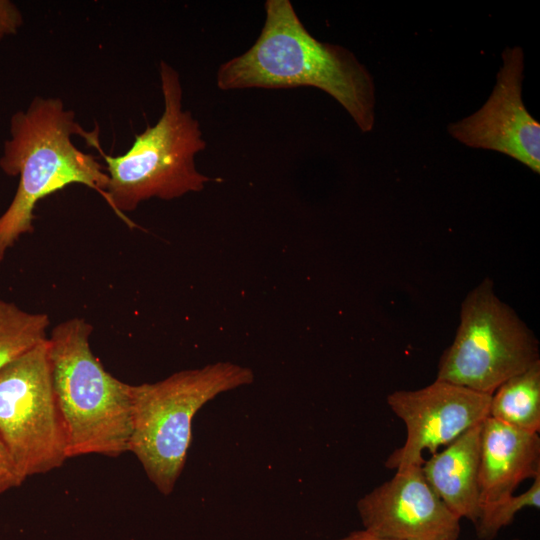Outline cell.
<instances>
[{"label":"cell","instance_id":"19","mask_svg":"<svg viewBox=\"0 0 540 540\" xmlns=\"http://www.w3.org/2000/svg\"><path fill=\"white\" fill-rule=\"evenodd\" d=\"M513 540H520V539H513Z\"/></svg>","mask_w":540,"mask_h":540},{"label":"cell","instance_id":"3","mask_svg":"<svg viewBox=\"0 0 540 540\" xmlns=\"http://www.w3.org/2000/svg\"><path fill=\"white\" fill-rule=\"evenodd\" d=\"M159 75L164 109L157 123L137 134L122 155H107L98 140L92 143L106 162L109 180L105 200L127 223L123 213L135 210L141 202L199 192L213 180L195 165L196 154L205 150L207 143L198 120L183 109L179 73L162 60Z\"/></svg>","mask_w":540,"mask_h":540},{"label":"cell","instance_id":"1","mask_svg":"<svg viewBox=\"0 0 540 540\" xmlns=\"http://www.w3.org/2000/svg\"><path fill=\"white\" fill-rule=\"evenodd\" d=\"M254 44L218 68L223 91L315 87L332 96L362 132L375 124V84L368 69L343 46L321 42L305 28L289 0H267Z\"/></svg>","mask_w":540,"mask_h":540},{"label":"cell","instance_id":"4","mask_svg":"<svg viewBox=\"0 0 540 540\" xmlns=\"http://www.w3.org/2000/svg\"><path fill=\"white\" fill-rule=\"evenodd\" d=\"M83 318L58 324L48 338L53 387L67 437L68 458L128 451L131 385L107 372L89 345Z\"/></svg>","mask_w":540,"mask_h":540},{"label":"cell","instance_id":"2","mask_svg":"<svg viewBox=\"0 0 540 540\" xmlns=\"http://www.w3.org/2000/svg\"><path fill=\"white\" fill-rule=\"evenodd\" d=\"M9 131L0 168L20 180L12 202L0 216V261L22 234L33 231L39 200L74 183L94 189L105 199L109 180L93 155L74 145V135L86 138L90 132L82 129L60 98L34 97L26 110L11 116Z\"/></svg>","mask_w":540,"mask_h":540},{"label":"cell","instance_id":"13","mask_svg":"<svg viewBox=\"0 0 540 540\" xmlns=\"http://www.w3.org/2000/svg\"><path fill=\"white\" fill-rule=\"evenodd\" d=\"M488 417L520 430L539 433L540 361L494 391Z\"/></svg>","mask_w":540,"mask_h":540},{"label":"cell","instance_id":"10","mask_svg":"<svg viewBox=\"0 0 540 540\" xmlns=\"http://www.w3.org/2000/svg\"><path fill=\"white\" fill-rule=\"evenodd\" d=\"M363 529L393 540H457L460 518L435 494L421 466L396 470L357 502Z\"/></svg>","mask_w":540,"mask_h":540},{"label":"cell","instance_id":"11","mask_svg":"<svg viewBox=\"0 0 540 540\" xmlns=\"http://www.w3.org/2000/svg\"><path fill=\"white\" fill-rule=\"evenodd\" d=\"M540 474V437L487 417L481 428L479 496L481 508L512 495ZM481 510V509H480Z\"/></svg>","mask_w":540,"mask_h":540},{"label":"cell","instance_id":"9","mask_svg":"<svg viewBox=\"0 0 540 540\" xmlns=\"http://www.w3.org/2000/svg\"><path fill=\"white\" fill-rule=\"evenodd\" d=\"M524 53L521 47L502 52V66L486 103L474 114L448 125L462 144L493 150L540 173V124L522 100Z\"/></svg>","mask_w":540,"mask_h":540},{"label":"cell","instance_id":"7","mask_svg":"<svg viewBox=\"0 0 540 540\" xmlns=\"http://www.w3.org/2000/svg\"><path fill=\"white\" fill-rule=\"evenodd\" d=\"M0 439L24 480L68 458L48 338L0 370Z\"/></svg>","mask_w":540,"mask_h":540},{"label":"cell","instance_id":"15","mask_svg":"<svg viewBox=\"0 0 540 540\" xmlns=\"http://www.w3.org/2000/svg\"><path fill=\"white\" fill-rule=\"evenodd\" d=\"M540 507V474L533 478L529 489L519 495H510L494 504L482 507L477 523V536L483 540L493 539L498 532L514 520L524 508Z\"/></svg>","mask_w":540,"mask_h":540},{"label":"cell","instance_id":"6","mask_svg":"<svg viewBox=\"0 0 540 540\" xmlns=\"http://www.w3.org/2000/svg\"><path fill=\"white\" fill-rule=\"evenodd\" d=\"M538 361L535 335L499 299L487 277L463 300L455 338L440 357L436 379L492 395Z\"/></svg>","mask_w":540,"mask_h":540},{"label":"cell","instance_id":"8","mask_svg":"<svg viewBox=\"0 0 540 540\" xmlns=\"http://www.w3.org/2000/svg\"><path fill=\"white\" fill-rule=\"evenodd\" d=\"M491 395L443 380L416 390H397L387 396L391 411L403 421L406 439L385 466L400 470L421 466L423 453L435 454L489 416Z\"/></svg>","mask_w":540,"mask_h":540},{"label":"cell","instance_id":"12","mask_svg":"<svg viewBox=\"0 0 540 540\" xmlns=\"http://www.w3.org/2000/svg\"><path fill=\"white\" fill-rule=\"evenodd\" d=\"M482 423L421 465L424 478L442 502L460 519L466 518L474 525L481 509L478 475Z\"/></svg>","mask_w":540,"mask_h":540},{"label":"cell","instance_id":"18","mask_svg":"<svg viewBox=\"0 0 540 540\" xmlns=\"http://www.w3.org/2000/svg\"><path fill=\"white\" fill-rule=\"evenodd\" d=\"M340 540H393L387 538H381L375 535L370 534L364 529L355 530L342 537Z\"/></svg>","mask_w":540,"mask_h":540},{"label":"cell","instance_id":"16","mask_svg":"<svg viewBox=\"0 0 540 540\" xmlns=\"http://www.w3.org/2000/svg\"><path fill=\"white\" fill-rule=\"evenodd\" d=\"M24 479L18 472L7 448L0 439V494L20 486Z\"/></svg>","mask_w":540,"mask_h":540},{"label":"cell","instance_id":"5","mask_svg":"<svg viewBox=\"0 0 540 540\" xmlns=\"http://www.w3.org/2000/svg\"><path fill=\"white\" fill-rule=\"evenodd\" d=\"M253 380L251 369L217 362L155 383L131 385L128 451L163 495L173 491L183 471L192 440V420L198 410L218 394Z\"/></svg>","mask_w":540,"mask_h":540},{"label":"cell","instance_id":"14","mask_svg":"<svg viewBox=\"0 0 540 540\" xmlns=\"http://www.w3.org/2000/svg\"><path fill=\"white\" fill-rule=\"evenodd\" d=\"M48 326L46 314L28 313L0 300V370L46 340Z\"/></svg>","mask_w":540,"mask_h":540},{"label":"cell","instance_id":"17","mask_svg":"<svg viewBox=\"0 0 540 540\" xmlns=\"http://www.w3.org/2000/svg\"><path fill=\"white\" fill-rule=\"evenodd\" d=\"M23 25V16L15 3L0 0V40L17 34Z\"/></svg>","mask_w":540,"mask_h":540}]
</instances>
